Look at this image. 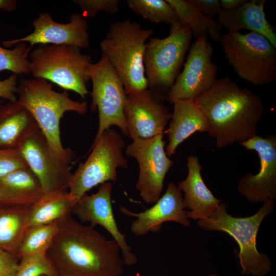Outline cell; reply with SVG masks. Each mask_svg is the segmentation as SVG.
Wrapping results in <instances>:
<instances>
[{"label": "cell", "mask_w": 276, "mask_h": 276, "mask_svg": "<svg viewBox=\"0 0 276 276\" xmlns=\"http://www.w3.org/2000/svg\"><path fill=\"white\" fill-rule=\"evenodd\" d=\"M111 182L102 183L97 193L85 194L77 200L72 213L83 222H89L93 226L100 225L106 229L118 243L124 263L131 266L136 263L137 258L118 227L111 204Z\"/></svg>", "instance_id": "cell-17"}, {"label": "cell", "mask_w": 276, "mask_h": 276, "mask_svg": "<svg viewBox=\"0 0 276 276\" xmlns=\"http://www.w3.org/2000/svg\"><path fill=\"white\" fill-rule=\"evenodd\" d=\"M69 19L68 22L61 24L55 21L49 13H40L32 22V33L20 38L4 40L2 44L11 47L19 42H28L30 49L37 44L87 48L90 41L87 21L78 13L72 14Z\"/></svg>", "instance_id": "cell-16"}, {"label": "cell", "mask_w": 276, "mask_h": 276, "mask_svg": "<svg viewBox=\"0 0 276 276\" xmlns=\"http://www.w3.org/2000/svg\"><path fill=\"white\" fill-rule=\"evenodd\" d=\"M92 82L91 111H98L99 127L95 140L111 126L120 128L127 135L124 116L126 94L122 81L107 59L101 56L92 63L90 73Z\"/></svg>", "instance_id": "cell-10"}, {"label": "cell", "mask_w": 276, "mask_h": 276, "mask_svg": "<svg viewBox=\"0 0 276 276\" xmlns=\"http://www.w3.org/2000/svg\"><path fill=\"white\" fill-rule=\"evenodd\" d=\"M1 103H2V101H1V99H0V106L2 105Z\"/></svg>", "instance_id": "cell-39"}, {"label": "cell", "mask_w": 276, "mask_h": 276, "mask_svg": "<svg viewBox=\"0 0 276 276\" xmlns=\"http://www.w3.org/2000/svg\"><path fill=\"white\" fill-rule=\"evenodd\" d=\"M188 175L178 188L183 193V202L188 218L194 220L210 217L222 202L216 198L206 186L202 176V167L197 157L191 154L187 157Z\"/></svg>", "instance_id": "cell-19"}, {"label": "cell", "mask_w": 276, "mask_h": 276, "mask_svg": "<svg viewBox=\"0 0 276 276\" xmlns=\"http://www.w3.org/2000/svg\"><path fill=\"white\" fill-rule=\"evenodd\" d=\"M176 11L180 22L189 27L192 35L197 38L209 35L212 40L219 41L221 26L219 23L203 14L186 0H166Z\"/></svg>", "instance_id": "cell-26"}, {"label": "cell", "mask_w": 276, "mask_h": 276, "mask_svg": "<svg viewBox=\"0 0 276 276\" xmlns=\"http://www.w3.org/2000/svg\"><path fill=\"white\" fill-rule=\"evenodd\" d=\"M174 109L168 129V144L165 150L169 157L175 153L177 147L195 132H206L208 120L193 100H178L173 104Z\"/></svg>", "instance_id": "cell-21"}, {"label": "cell", "mask_w": 276, "mask_h": 276, "mask_svg": "<svg viewBox=\"0 0 276 276\" xmlns=\"http://www.w3.org/2000/svg\"><path fill=\"white\" fill-rule=\"evenodd\" d=\"M18 149L27 166L40 182L44 195L68 189L72 177L71 162L65 160L56 154L39 127Z\"/></svg>", "instance_id": "cell-13"}, {"label": "cell", "mask_w": 276, "mask_h": 276, "mask_svg": "<svg viewBox=\"0 0 276 276\" xmlns=\"http://www.w3.org/2000/svg\"><path fill=\"white\" fill-rule=\"evenodd\" d=\"M77 201L68 192H61L44 195L38 202L29 208L27 228L49 224L72 214Z\"/></svg>", "instance_id": "cell-24"}, {"label": "cell", "mask_w": 276, "mask_h": 276, "mask_svg": "<svg viewBox=\"0 0 276 276\" xmlns=\"http://www.w3.org/2000/svg\"><path fill=\"white\" fill-rule=\"evenodd\" d=\"M188 2L205 15L213 18L221 10L219 0H188Z\"/></svg>", "instance_id": "cell-35"}, {"label": "cell", "mask_w": 276, "mask_h": 276, "mask_svg": "<svg viewBox=\"0 0 276 276\" xmlns=\"http://www.w3.org/2000/svg\"><path fill=\"white\" fill-rule=\"evenodd\" d=\"M226 205L221 202L210 217L198 220V225L206 231L224 232L235 240L240 248L238 257L241 274L266 275L271 270V262L265 254L258 251L256 238L263 219L274 209V201L264 202L254 215L245 217H235L228 214Z\"/></svg>", "instance_id": "cell-5"}, {"label": "cell", "mask_w": 276, "mask_h": 276, "mask_svg": "<svg viewBox=\"0 0 276 276\" xmlns=\"http://www.w3.org/2000/svg\"><path fill=\"white\" fill-rule=\"evenodd\" d=\"M194 102L209 123V135L218 148L243 142L257 135L264 114L261 99L240 87L228 76L217 79Z\"/></svg>", "instance_id": "cell-2"}, {"label": "cell", "mask_w": 276, "mask_h": 276, "mask_svg": "<svg viewBox=\"0 0 276 276\" xmlns=\"http://www.w3.org/2000/svg\"><path fill=\"white\" fill-rule=\"evenodd\" d=\"M213 50L206 37L199 36L191 46L182 71L166 96L173 104L178 100H193L209 90L217 80L218 68L212 61Z\"/></svg>", "instance_id": "cell-12"}, {"label": "cell", "mask_w": 276, "mask_h": 276, "mask_svg": "<svg viewBox=\"0 0 276 276\" xmlns=\"http://www.w3.org/2000/svg\"><path fill=\"white\" fill-rule=\"evenodd\" d=\"M126 3L132 11L152 23L180 22L176 11L166 0H127Z\"/></svg>", "instance_id": "cell-28"}, {"label": "cell", "mask_w": 276, "mask_h": 276, "mask_svg": "<svg viewBox=\"0 0 276 276\" xmlns=\"http://www.w3.org/2000/svg\"><path fill=\"white\" fill-rule=\"evenodd\" d=\"M266 1L259 3L248 1L239 8L233 11L221 9L218 14V22L229 32L247 29L258 33L268 40L276 48V34L267 20L264 12Z\"/></svg>", "instance_id": "cell-22"}, {"label": "cell", "mask_w": 276, "mask_h": 276, "mask_svg": "<svg viewBox=\"0 0 276 276\" xmlns=\"http://www.w3.org/2000/svg\"><path fill=\"white\" fill-rule=\"evenodd\" d=\"M16 94L17 100L31 113L53 151L62 159L72 162L75 153L62 146L60 120L67 111L85 114L87 103L71 99L65 90L62 93L55 91L51 83L41 78L21 80Z\"/></svg>", "instance_id": "cell-3"}, {"label": "cell", "mask_w": 276, "mask_h": 276, "mask_svg": "<svg viewBox=\"0 0 276 276\" xmlns=\"http://www.w3.org/2000/svg\"><path fill=\"white\" fill-rule=\"evenodd\" d=\"M78 5L83 17H93L98 13L104 11L113 15L119 9V0H74Z\"/></svg>", "instance_id": "cell-31"}, {"label": "cell", "mask_w": 276, "mask_h": 276, "mask_svg": "<svg viewBox=\"0 0 276 276\" xmlns=\"http://www.w3.org/2000/svg\"><path fill=\"white\" fill-rule=\"evenodd\" d=\"M29 208L0 207V249L16 257L27 230Z\"/></svg>", "instance_id": "cell-25"}, {"label": "cell", "mask_w": 276, "mask_h": 276, "mask_svg": "<svg viewBox=\"0 0 276 276\" xmlns=\"http://www.w3.org/2000/svg\"><path fill=\"white\" fill-rule=\"evenodd\" d=\"M164 134L147 139L133 140L125 154L134 158L139 166L135 185L140 197L147 203H154L160 197L164 181L173 162L167 155Z\"/></svg>", "instance_id": "cell-11"}, {"label": "cell", "mask_w": 276, "mask_h": 276, "mask_svg": "<svg viewBox=\"0 0 276 276\" xmlns=\"http://www.w3.org/2000/svg\"><path fill=\"white\" fill-rule=\"evenodd\" d=\"M165 100L164 95L148 88L127 95L124 109L127 136L133 140L164 134L172 117Z\"/></svg>", "instance_id": "cell-14"}, {"label": "cell", "mask_w": 276, "mask_h": 276, "mask_svg": "<svg viewBox=\"0 0 276 276\" xmlns=\"http://www.w3.org/2000/svg\"><path fill=\"white\" fill-rule=\"evenodd\" d=\"M191 36L190 28L178 22L170 25L167 37L148 39L144 65L149 89L164 96L168 92L179 74Z\"/></svg>", "instance_id": "cell-9"}, {"label": "cell", "mask_w": 276, "mask_h": 276, "mask_svg": "<svg viewBox=\"0 0 276 276\" xmlns=\"http://www.w3.org/2000/svg\"><path fill=\"white\" fill-rule=\"evenodd\" d=\"M118 243L72 214L59 220V230L47 255L60 276H120L123 260Z\"/></svg>", "instance_id": "cell-1"}, {"label": "cell", "mask_w": 276, "mask_h": 276, "mask_svg": "<svg viewBox=\"0 0 276 276\" xmlns=\"http://www.w3.org/2000/svg\"><path fill=\"white\" fill-rule=\"evenodd\" d=\"M59 220L28 228L17 251V259L29 255L46 254L59 230Z\"/></svg>", "instance_id": "cell-27"}, {"label": "cell", "mask_w": 276, "mask_h": 276, "mask_svg": "<svg viewBox=\"0 0 276 276\" xmlns=\"http://www.w3.org/2000/svg\"><path fill=\"white\" fill-rule=\"evenodd\" d=\"M44 196L40 182L28 167L0 177V207L30 208Z\"/></svg>", "instance_id": "cell-20"}, {"label": "cell", "mask_w": 276, "mask_h": 276, "mask_svg": "<svg viewBox=\"0 0 276 276\" xmlns=\"http://www.w3.org/2000/svg\"><path fill=\"white\" fill-rule=\"evenodd\" d=\"M38 128L31 113L17 100L0 106V149H18Z\"/></svg>", "instance_id": "cell-23"}, {"label": "cell", "mask_w": 276, "mask_h": 276, "mask_svg": "<svg viewBox=\"0 0 276 276\" xmlns=\"http://www.w3.org/2000/svg\"><path fill=\"white\" fill-rule=\"evenodd\" d=\"M149 209L140 213L121 206V213L135 219L130 225L133 234L141 236L150 232H158L163 223L173 221L189 226L190 222L183 202L182 192L174 182H170L165 194Z\"/></svg>", "instance_id": "cell-18"}, {"label": "cell", "mask_w": 276, "mask_h": 276, "mask_svg": "<svg viewBox=\"0 0 276 276\" xmlns=\"http://www.w3.org/2000/svg\"><path fill=\"white\" fill-rule=\"evenodd\" d=\"M248 2V0H219L221 9L227 11L235 10Z\"/></svg>", "instance_id": "cell-36"}, {"label": "cell", "mask_w": 276, "mask_h": 276, "mask_svg": "<svg viewBox=\"0 0 276 276\" xmlns=\"http://www.w3.org/2000/svg\"><path fill=\"white\" fill-rule=\"evenodd\" d=\"M43 276H45V275H43Z\"/></svg>", "instance_id": "cell-40"}, {"label": "cell", "mask_w": 276, "mask_h": 276, "mask_svg": "<svg viewBox=\"0 0 276 276\" xmlns=\"http://www.w3.org/2000/svg\"><path fill=\"white\" fill-rule=\"evenodd\" d=\"M152 29H143L137 22L126 20L111 23L100 43L105 57L120 77L126 95L148 88L144 55Z\"/></svg>", "instance_id": "cell-4"}, {"label": "cell", "mask_w": 276, "mask_h": 276, "mask_svg": "<svg viewBox=\"0 0 276 276\" xmlns=\"http://www.w3.org/2000/svg\"><path fill=\"white\" fill-rule=\"evenodd\" d=\"M17 76L14 74L7 79L0 80V99L7 100L9 102L17 101L16 94L17 89Z\"/></svg>", "instance_id": "cell-34"}, {"label": "cell", "mask_w": 276, "mask_h": 276, "mask_svg": "<svg viewBox=\"0 0 276 276\" xmlns=\"http://www.w3.org/2000/svg\"><path fill=\"white\" fill-rule=\"evenodd\" d=\"M246 149L258 153L260 168L256 174L248 173L237 186L239 193L253 203L274 201L276 199V136L256 135L239 143Z\"/></svg>", "instance_id": "cell-15"}, {"label": "cell", "mask_w": 276, "mask_h": 276, "mask_svg": "<svg viewBox=\"0 0 276 276\" xmlns=\"http://www.w3.org/2000/svg\"><path fill=\"white\" fill-rule=\"evenodd\" d=\"M80 49L70 45L39 44L30 54V74L84 99L89 93L86 84L90 80L92 63L90 56Z\"/></svg>", "instance_id": "cell-6"}, {"label": "cell", "mask_w": 276, "mask_h": 276, "mask_svg": "<svg viewBox=\"0 0 276 276\" xmlns=\"http://www.w3.org/2000/svg\"><path fill=\"white\" fill-rule=\"evenodd\" d=\"M219 41L229 64L241 78L255 86L275 81V48L265 37L254 32H227Z\"/></svg>", "instance_id": "cell-7"}, {"label": "cell", "mask_w": 276, "mask_h": 276, "mask_svg": "<svg viewBox=\"0 0 276 276\" xmlns=\"http://www.w3.org/2000/svg\"><path fill=\"white\" fill-rule=\"evenodd\" d=\"M125 147L124 141L116 130L109 128L104 131L94 140L87 159L72 173L70 195L77 201L95 187L116 181L117 169L126 168L128 165L123 155Z\"/></svg>", "instance_id": "cell-8"}, {"label": "cell", "mask_w": 276, "mask_h": 276, "mask_svg": "<svg viewBox=\"0 0 276 276\" xmlns=\"http://www.w3.org/2000/svg\"><path fill=\"white\" fill-rule=\"evenodd\" d=\"M28 167L18 149H0V177Z\"/></svg>", "instance_id": "cell-32"}, {"label": "cell", "mask_w": 276, "mask_h": 276, "mask_svg": "<svg viewBox=\"0 0 276 276\" xmlns=\"http://www.w3.org/2000/svg\"><path fill=\"white\" fill-rule=\"evenodd\" d=\"M18 263L14 255L0 249V276H15Z\"/></svg>", "instance_id": "cell-33"}, {"label": "cell", "mask_w": 276, "mask_h": 276, "mask_svg": "<svg viewBox=\"0 0 276 276\" xmlns=\"http://www.w3.org/2000/svg\"><path fill=\"white\" fill-rule=\"evenodd\" d=\"M25 42H19L9 50L0 46V72L8 70L18 75L30 74L29 52Z\"/></svg>", "instance_id": "cell-29"}, {"label": "cell", "mask_w": 276, "mask_h": 276, "mask_svg": "<svg viewBox=\"0 0 276 276\" xmlns=\"http://www.w3.org/2000/svg\"><path fill=\"white\" fill-rule=\"evenodd\" d=\"M208 276H219V275L215 273H212L209 274Z\"/></svg>", "instance_id": "cell-38"}, {"label": "cell", "mask_w": 276, "mask_h": 276, "mask_svg": "<svg viewBox=\"0 0 276 276\" xmlns=\"http://www.w3.org/2000/svg\"><path fill=\"white\" fill-rule=\"evenodd\" d=\"M60 276L47 254L27 256L20 259L15 276Z\"/></svg>", "instance_id": "cell-30"}, {"label": "cell", "mask_w": 276, "mask_h": 276, "mask_svg": "<svg viewBox=\"0 0 276 276\" xmlns=\"http://www.w3.org/2000/svg\"><path fill=\"white\" fill-rule=\"evenodd\" d=\"M17 5L15 0H0V10L5 12H11L15 11Z\"/></svg>", "instance_id": "cell-37"}]
</instances>
